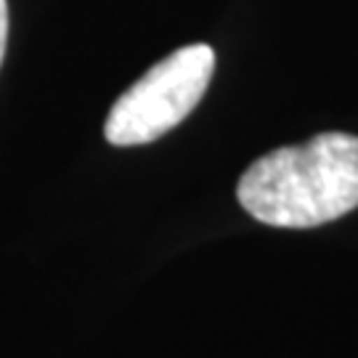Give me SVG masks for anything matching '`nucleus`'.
<instances>
[{
    "mask_svg": "<svg viewBox=\"0 0 358 358\" xmlns=\"http://www.w3.org/2000/svg\"><path fill=\"white\" fill-rule=\"evenodd\" d=\"M239 202L260 223L313 229L358 207V136L321 133L273 149L239 178Z\"/></svg>",
    "mask_w": 358,
    "mask_h": 358,
    "instance_id": "obj_1",
    "label": "nucleus"
},
{
    "mask_svg": "<svg viewBox=\"0 0 358 358\" xmlns=\"http://www.w3.org/2000/svg\"><path fill=\"white\" fill-rule=\"evenodd\" d=\"M213 72L215 51L205 43L165 56L115 101L103 125L106 141L112 146L157 141L192 115L205 96Z\"/></svg>",
    "mask_w": 358,
    "mask_h": 358,
    "instance_id": "obj_2",
    "label": "nucleus"
},
{
    "mask_svg": "<svg viewBox=\"0 0 358 358\" xmlns=\"http://www.w3.org/2000/svg\"><path fill=\"white\" fill-rule=\"evenodd\" d=\"M6 43H8V3L0 0V64L6 56Z\"/></svg>",
    "mask_w": 358,
    "mask_h": 358,
    "instance_id": "obj_3",
    "label": "nucleus"
}]
</instances>
